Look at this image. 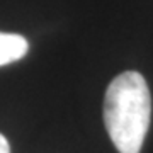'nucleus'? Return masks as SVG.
<instances>
[{
  "instance_id": "1",
  "label": "nucleus",
  "mask_w": 153,
  "mask_h": 153,
  "mask_svg": "<svg viewBox=\"0 0 153 153\" xmlns=\"http://www.w3.org/2000/svg\"><path fill=\"white\" fill-rule=\"evenodd\" d=\"M152 119V95L138 71H124L109 83L104 97V123L119 153H140Z\"/></svg>"
},
{
  "instance_id": "2",
  "label": "nucleus",
  "mask_w": 153,
  "mask_h": 153,
  "mask_svg": "<svg viewBox=\"0 0 153 153\" xmlns=\"http://www.w3.org/2000/svg\"><path fill=\"white\" fill-rule=\"evenodd\" d=\"M29 43L21 34L0 33V66L10 65L27 55Z\"/></svg>"
},
{
  "instance_id": "3",
  "label": "nucleus",
  "mask_w": 153,
  "mask_h": 153,
  "mask_svg": "<svg viewBox=\"0 0 153 153\" xmlns=\"http://www.w3.org/2000/svg\"><path fill=\"white\" fill-rule=\"evenodd\" d=\"M0 153H10V146H9V141L7 138L0 133Z\"/></svg>"
}]
</instances>
